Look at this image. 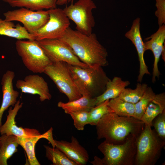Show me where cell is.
<instances>
[{
	"mask_svg": "<svg viewBox=\"0 0 165 165\" xmlns=\"http://www.w3.org/2000/svg\"><path fill=\"white\" fill-rule=\"evenodd\" d=\"M59 39L68 44L80 61L89 67L108 65L107 50L95 33L85 34L69 27Z\"/></svg>",
	"mask_w": 165,
	"mask_h": 165,
	"instance_id": "6da1fadb",
	"label": "cell"
},
{
	"mask_svg": "<svg viewBox=\"0 0 165 165\" xmlns=\"http://www.w3.org/2000/svg\"><path fill=\"white\" fill-rule=\"evenodd\" d=\"M145 124L133 117L120 116L114 112L105 114L96 126L97 138L114 144L123 143L131 134L138 136Z\"/></svg>",
	"mask_w": 165,
	"mask_h": 165,
	"instance_id": "7a4b0ae2",
	"label": "cell"
},
{
	"mask_svg": "<svg viewBox=\"0 0 165 165\" xmlns=\"http://www.w3.org/2000/svg\"><path fill=\"white\" fill-rule=\"evenodd\" d=\"M69 66L82 96L95 98L105 91L110 79L102 67L82 68L69 64Z\"/></svg>",
	"mask_w": 165,
	"mask_h": 165,
	"instance_id": "3957f363",
	"label": "cell"
},
{
	"mask_svg": "<svg viewBox=\"0 0 165 165\" xmlns=\"http://www.w3.org/2000/svg\"><path fill=\"white\" fill-rule=\"evenodd\" d=\"M151 127L145 124L137 137L135 165H154L165 146V140L160 138Z\"/></svg>",
	"mask_w": 165,
	"mask_h": 165,
	"instance_id": "277c9868",
	"label": "cell"
},
{
	"mask_svg": "<svg viewBox=\"0 0 165 165\" xmlns=\"http://www.w3.org/2000/svg\"><path fill=\"white\" fill-rule=\"evenodd\" d=\"M138 136L131 134L120 144L105 140L100 144L97 148L104 156L100 159V165H134Z\"/></svg>",
	"mask_w": 165,
	"mask_h": 165,
	"instance_id": "5b68a950",
	"label": "cell"
},
{
	"mask_svg": "<svg viewBox=\"0 0 165 165\" xmlns=\"http://www.w3.org/2000/svg\"><path fill=\"white\" fill-rule=\"evenodd\" d=\"M15 45L24 66L33 73H43L46 67L52 63L35 40H18Z\"/></svg>",
	"mask_w": 165,
	"mask_h": 165,
	"instance_id": "8992f818",
	"label": "cell"
},
{
	"mask_svg": "<svg viewBox=\"0 0 165 165\" xmlns=\"http://www.w3.org/2000/svg\"><path fill=\"white\" fill-rule=\"evenodd\" d=\"M43 73L53 81L60 91L66 96L69 101L82 96L73 79L68 64L63 61L52 62L46 67Z\"/></svg>",
	"mask_w": 165,
	"mask_h": 165,
	"instance_id": "52a82bcc",
	"label": "cell"
},
{
	"mask_svg": "<svg viewBox=\"0 0 165 165\" xmlns=\"http://www.w3.org/2000/svg\"><path fill=\"white\" fill-rule=\"evenodd\" d=\"M97 8L92 0H78L66 6L63 11L69 20L76 25V30L83 34L92 33L95 22L92 11Z\"/></svg>",
	"mask_w": 165,
	"mask_h": 165,
	"instance_id": "ba28073f",
	"label": "cell"
},
{
	"mask_svg": "<svg viewBox=\"0 0 165 165\" xmlns=\"http://www.w3.org/2000/svg\"><path fill=\"white\" fill-rule=\"evenodd\" d=\"M37 41L52 62L63 61L73 66L89 67L80 61L68 44L61 39Z\"/></svg>",
	"mask_w": 165,
	"mask_h": 165,
	"instance_id": "9c48e42d",
	"label": "cell"
},
{
	"mask_svg": "<svg viewBox=\"0 0 165 165\" xmlns=\"http://www.w3.org/2000/svg\"><path fill=\"white\" fill-rule=\"evenodd\" d=\"M49 20L33 35L35 40L59 39L69 27V19L60 8L48 9Z\"/></svg>",
	"mask_w": 165,
	"mask_h": 165,
	"instance_id": "30bf717a",
	"label": "cell"
},
{
	"mask_svg": "<svg viewBox=\"0 0 165 165\" xmlns=\"http://www.w3.org/2000/svg\"><path fill=\"white\" fill-rule=\"evenodd\" d=\"M3 14L6 20L21 23L27 31L32 35L46 23L49 18L47 10L33 11L22 7L8 11Z\"/></svg>",
	"mask_w": 165,
	"mask_h": 165,
	"instance_id": "8fae6325",
	"label": "cell"
},
{
	"mask_svg": "<svg viewBox=\"0 0 165 165\" xmlns=\"http://www.w3.org/2000/svg\"><path fill=\"white\" fill-rule=\"evenodd\" d=\"M16 86L22 93L38 95L41 102L50 100L52 97L47 83L38 75H30L26 76L24 80H18Z\"/></svg>",
	"mask_w": 165,
	"mask_h": 165,
	"instance_id": "7c38bea8",
	"label": "cell"
},
{
	"mask_svg": "<svg viewBox=\"0 0 165 165\" xmlns=\"http://www.w3.org/2000/svg\"><path fill=\"white\" fill-rule=\"evenodd\" d=\"M23 103L17 101L13 108L10 107L7 116V119L3 125L0 127L1 135H13L17 137H29L40 135L41 134L36 129L23 128L17 126L15 121V118L19 110L22 107Z\"/></svg>",
	"mask_w": 165,
	"mask_h": 165,
	"instance_id": "4fadbf2b",
	"label": "cell"
},
{
	"mask_svg": "<svg viewBox=\"0 0 165 165\" xmlns=\"http://www.w3.org/2000/svg\"><path fill=\"white\" fill-rule=\"evenodd\" d=\"M147 41L144 43L145 51L151 50L153 54L154 60L153 65L152 81L154 83L156 78H159L161 74L158 67L160 57L165 52V25L159 27L157 31L146 38Z\"/></svg>",
	"mask_w": 165,
	"mask_h": 165,
	"instance_id": "5bb4252c",
	"label": "cell"
},
{
	"mask_svg": "<svg viewBox=\"0 0 165 165\" xmlns=\"http://www.w3.org/2000/svg\"><path fill=\"white\" fill-rule=\"evenodd\" d=\"M140 19L137 17L132 23L130 29L125 34V36L130 40L134 44L137 51L139 62V73L137 81L141 82L145 74L150 75L146 65L144 58L145 52L144 42L140 33Z\"/></svg>",
	"mask_w": 165,
	"mask_h": 165,
	"instance_id": "9a60e30c",
	"label": "cell"
},
{
	"mask_svg": "<svg viewBox=\"0 0 165 165\" xmlns=\"http://www.w3.org/2000/svg\"><path fill=\"white\" fill-rule=\"evenodd\" d=\"M71 142L54 140L55 147L63 152L69 159L77 165H85L88 162L89 155L87 151L74 136Z\"/></svg>",
	"mask_w": 165,
	"mask_h": 165,
	"instance_id": "2e32d148",
	"label": "cell"
},
{
	"mask_svg": "<svg viewBox=\"0 0 165 165\" xmlns=\"http://www.w3.org/2000/svg\"><path fill=\"white\" fill-rule=\"evenodd\" d=\"M15 76L13 71L8 70L2 77L1 84L3 98L0 108V127L2 125V119L4 112L10 106L14 107L19 95V92L14 90L13 86Z\"/></svg>",
	"mask_w": 165,
	"mask_h": 165,
	"instance_id": "e0dca14e",
	"label": "cell"
},
{
	"mask_svg": "<svg viewBox=\"0 0 165 165\" xmlns=\"http://www.w3.org/2000/svg\"><path fill=\"white\" fill-rule=\"evenodd\" d=\"M52 127L46 132L40 135L29 137H17V141L19 145L25 151L28 157L29 164L30 165H40L37 159L35 152V147L37 142L40 139L44 138L51 144L53 147L55 148L54 139L53 136Z\"/></svg>",
	"mask_w": 165,
	"mask_h": 165,
	"instance_id": "ac0fdd59",
	"label": "cell"
},
{
	"mask_svg": "<svg viewBox=\"0 0 165 165\" xmlns=\"http://www.w3.org/2000/svg\"><path fill=\"white\" fill-rule=\"evenodd\" d=\"M130 84L129 81L123 80L121 78L115 76L107 82L103 93L96 97L97 106L105 101L119 97L123 90Z\"/></svg>",
	"mask_w": 165,
	"mask_h": 165,
	"instance_id": "d6986e66",
	"label": "cell"
},
{
	"mask_svg": "<svg viewBox=\"0 0 165 165\" xmlns=\"http://www.w3.org/2000/svg\"><path fill=\"white\" fill-rule=\"evenodd\" d=\"M165 110V93L164 92L155 95L150 102L141 120L145 124L152 126V122L158 115Z\"/></svg>",
	"mask_w": 165,
	"mask_h": 165,
	"instance_id": "ffe728a7",
	"label": "cell"
},
{
	"mask_svg": "<svg viewBox=\"0 0 165 165\" xmlns=\"http://www.w3.org/2000/svg\"><path fill=\"white\" fill-rule=\"evenodd\" d=\"M0 35L18 40H35L34 36L29 33L24 26L19 24L15 25L13 22L3 20L0 17Z\"/></svg>",
	"mask_w": 165,
	"mask_h": 165,
	"instance_id": "44dd1931",
	"label": "cell"
},
{
	"mask_svg": "<svg viewBox=\"0 0 165 165\" xmlns=\"http://www.w3.org/2000/svg\"><path fill=\"white\" fill-rule=\"evenodd\" d=\"M96 105V97L91 98L84 96L67 103L59 101L57 104L58 107L62 108L65 113L68 114L72 112H90Z\"/></svg>",
	"mask_w": 165,
	"mask_h": 165,
	"instance_id": "7402d4cb",
	"label": "cell"
},
{
	"mask_svg": "<svg viewBox=\"0 0 165 165\" xmlns=\"http://www.w3.org/2000/svg\"><path fill=\"white\" fill-rule=\"evenodd\" d=\"M13 7L25 8L40 11L57 8V0H1Z\"/></svg>",
	"mask_w": 165,
	"mask_h": 165,
	"instance_id": "603a6c76",
	"label": "cell"
},
{
	"mask_svg": "<svg viewBox=\"0 0 165 165\" xmlns=\"http://www.w3.org/2000/svg\"><path fill=\"white\" fill-rule=\"evenodd\" d=\"M17 137L13 135H2L0 144V165H7V160L17 152L19 145Z\"/></svg>",
	"mask_w": 165,
	"mask_h": 165,
	"instance_id": "cb8c5ba5",
	"label": "cell"
},
{
	"mask_svg": "<svg viewBox=\"0 0 165 165\" xmlns=\"http://www.w3.org/2000/svg\"><path fill=\"white\" fill-rule=\"evenodd\" d=\"M108 105L113 112L118 116L133 117L135 104L127 102L118 97L110 99Z\"/></svg>",
	"mask_w": 165,
	"mask_h": 165,
	"instance_id": "d4e9b609",
	"label": "cell"
},
{
	"mask_svg": "<svg viewBox=\"0 0 165 165\" xmlns=\"http://www.w3.org/2000/svg\"><path fill=\"white\" fill-rule=\"evenodd\" d=\"M46 157L54 165H77L57 148L44 145Z\"/></svg>",
	"mask_w": 165,
	"mask_h": 165,
	"instance_id": "484cf974",
	"label": "cell"
},
{
	"mask_svg": "<svg viewBox=\"0 0 165 165\" xmlns=\"http://www.w3.org/2000/svg\"><path fill=\"white\" fill-rule=\"evenodd\" d=\"M148 87L147 84L138 82L135 89L125 88L119 97L127 102L135 104L142 97Z\"/></svg>",
	"mask_w": 165,
	"mask_h": 165,
	"instance_id": "4316f807",
	"label": "cell"
},
{
	"mask_svg": "<svg viewBox=\"0 0 165 165\" xmlns=\"http://www.w3.org/2000/svg\"><path fill=\"white\" fill-rule=\"evenodd\" d=\"M156 94L150 87H148L141 99L135 104V112L133 117L140 120L150 102Z\"/></svg>",
	"mask_w": 165,
	"mask_h": 165,
	"instance_id": "83f0119b",
	"label": "cell"
},
{
	"mask_svg": "<svg viewBox=\"0 0 165 165\" xmlns=\"http://www.w3.org/2000/svg\"><path fill=\"white\" fill-rule=\"evenodd\" d=\"M109 100L105 101L90 110L89 112V124L96 126L104 115L113 112L108 105Z\"/></svg>",
	"mask_w": 165,
	"mask_h": 165,
	"instance_id": "f1b7e54d",
	"label": "cell"
},
{
	"mask_svg": "<svg viewBox=\"0 0 165 165\" xmlns=\"http://www.w3.org/2000/svg\"><path fill=\"white\" fill-rule=\"evenodd\" d=\"M89 112L81 111L69 114L73 120L74 126L77 130H82L85 126L89 124Z\"/></svg>",
	"mask_w": 165,
	"mask_h": 165,
	"instance_id": "f546056e",
	"label": "cell"
},
{
	"mask_svg": "<svg viewBox=\"0 0 165 165\" xmlns=\"http://www.w3.org/2000/svg\"><path fill=\"white\" fill-rule=\"evenodd\" d=\"M152 126L158 136L165 140V110L157 116L153 120Z\"/></svg>",
	"mask_w": 165,
	"mask_h": 165,
	"instance_id": "4dcf8cb0",
	"label": "cell"
},
{
	"mask_svg": "<svg viewBox=\"0 0 165 165\" xmlns=\"http://www.w3.org/2000/svg\"><path fill=\"white\" fill-rule=\"evenodd\" d=\"M157 10L155 14L158 19L159 27L165 24V0H155Z\"/></svg>",
	"mask_w": 165,
	"mask_h": 165,
	"instance_id": "1f68e13d",
	"label": "cell"
},
{
	"mask_svg": "<svg viewBox=\"0 0 165 165\" xmlns=\"http://www.w3.org/2000/svg\"><path fill=\"white\" fill-rule=\"evenodd\" d=\"M75 0H57V5H63L69 3H72Z\"/></svg>",
	"mask_w": 165,
	"mask_h": 165,
	"instance_id": "d6a6232c",
	"label": "cell"
},
{
	"mask_svg": "<svg viewBox=\"0 0 165 165\" xmlns=\"http://www.w3.org/2000/svg\"><path fill=\"white\" fill-rule=\"evenodd\" d=\"M0 141H1V137H0Z\"/></svg>",
	"mask_w": 165,
	"mask_h": 165,
	"instance_id": "836d02e7",
	"label": "cell"
}]
</instances>
